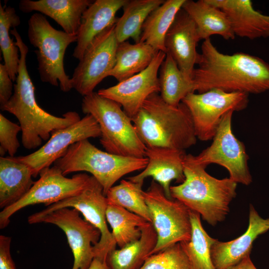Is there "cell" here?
<instances>
[{
  "label": "cell",
  "instance_id": "6da1fadb",
  "mask_svg": "<svg viewBox=\"0 0 269 269\" xmlns=\"http://www.w3.org/2000/svg\"><path fill=\"white\" fill-rule=\"evenodd\" d=\"M193 72L195 92L213 89L227 92L259 94L269 90V64L262 58L243 52H220L211 39L204 40Z\"/></svg>",
  "mask_w": 269,
  "mask_h": 269
},
{
  "label": "cell",
  "instance_id": "7a4b0ae2",
  "mask_svg": "<svg viewBox=\"0 0 269 269\" xmlns=\"http://www.w3.org/2000/svg\"><path fill=\"white\" fill-rule=\"evenodd\" d=\"M15 38L20 53L18 73L14 85V92L8 101L0 110L13 115L21 129V141L24 148L35 149L43 140L49 139L52 132L67 127L81 118L76 112L69 111L58 117L41 108L35 96V88L28 74L26 56L28 48L16 28L10 31Z\"/></svg>",
  "mask_w": 269,
  "mask_h": 269
},
{
  "label": "cell",
  "instance_id": "3957f363",
  "mask_svg": "<svg viewBox=\"0 0 269 269\" xmlns=\"http://www.w3.org/2000/svg\"><path fill=\"white\" fill-rule=\"evenodd\" d=\"M197 163L194 155H186L183 162L184 181L170 186L172 199L197 212L209 224L215 226L225 220L229 205L235 198L237 183L229 178H216Z\"/></svg>",
  "mask_w": 269,
  "mask_h": 269
},
{
  "label": "cell",
  "instance_id": "277c9868",
  "mask_svg": "<svg viewBox=\"0 0 269 269\" xmlns=\"http://www.w3.org/2000/svg\"><path fill=\"white\" fill-rule=\"evenodd\" d=\"M146 147L185 150L197 141L190 112L183 103L171 106L157 93L150 95L132 119Z\"/></svg>",
  "mask_w": 269,
  "mask_h": 269
},
{
  "label": "cell",
  "instance_id": "5b68a950",
  "mask_svg": "<svg viewBox=\"0 0 269 269\" xmlns=\"http://www.w3.org/2000/svg\"><path fill=\"white\" fill-rule=\"evenodd\" d=\"M81 108L99 124L100 143L107 152L124 156L145 157L146 146L120 104L94 92L83 97Z\"/></svg>",
  "mask_w": 269,
  "mask_h": 269
},
{
  "label": "cell",
  "instance_id": "8992f818",
  "mask_svg": "<svg viewBox=\"0 0 269 269\" xmlns=\"http://www.w3.org/2000/svg\"><path fill=\"white\" fill-rule=\"evenodd\" d=\"M148 159L124 156L103 151L88 139L72 144L64 155L55 162L63 174L77 171L90 173L101 185L106 195L124 175L145 168Z\"/></svg>",
  "mask_w": 269,
  "mask_h": 269
},
{
  "label": "cell",
  "instance_id": "52a82bcc",
  "mask_svg": "<svg viewBox=\"0 0 269 269\" xmlns=\"http://www.w3.org/2000/svg\"><path fill=\"white\" fill-rule=\"evenodd\" d=\"M28 38L35 51L41 81L54 86L59 84L64 92L72 89L71 78L64 67V57L68 46L77 41V35L54 28L40 13L32 14L28 21Z\"/></svg>",
  "mask_w": 269,
  "mask_h": 269
},
{
  "label": "cell",
  "instance_id": "ba28073f",
  "mask_svg": "<svg viewBox=\"0 0 269 269\" xmlns=\"http://www.w3.org/2000/svg\"><path fill=\"white\" fill-rule=\"evenodd\" d=\"M143 196L157 243L151 255L174 244L189 241L191 224L190 210L179 201L166 197L162 187L152 180Z\"/></svg>",
  "mask_w": 269,
  "mask_h": 269
},
{
  "label": "cell",
  "instance_id": "9c48e42d",
  "mask_svg": "<svg viewBox=\"0 0 269 269\" xmlns=\"http://www.w3.org/2000/svg\"><path fill=\"white\" fill-rule=\"evenodd\" d=\"M248 96L243 92L213 89L201 93H190L181 102L190 112L197 138L208 141L213 139L226 113L243 111L247 107Z\"/></svg>",
  "mask_w": 269,
  "mask_h": 269
},
{
  "label": "cell",
  "instance_id": "30bf717a",
  "mask_svg": "<svg viewBox=\"0 0 269 269\" xmlns=\"http://www.w3.org/2000/svg\"><path fill=\"white\" fill-rule=\"evenodd\" d=\"M39 175V179L34 182L22 198L0 212V229L8 225L12 215L25 207L41 203L47 207L78 194L88 185L91 178V176L86 173L66 177L55 165L43 169Z\"/></svg>",
  "mask_w": 269,
  "mask_h": 269
},
{
  "label": "cell",
  "instance_id": "8fae6325",
  "mask_svg": "<svg viewBox=\"0 0 269 269\" xmlns=\"http://www.w3.org/2000/svg\"><path fill=\"white\" fill-rule=\"evenodd\" d=\"M234 112L230 111L223 116L211 145L194 156V159L206 167L212 163L220 165L228 171L229 178L237 183L249 185L252 182L249 157L245 144L233 132Z\"/></svg>",
  "mask_w": 269,
  "mask_h": 269
},
{
  "label": "cell",
  "instance_id": "7c38bea8",
  "mask_svg": "<svg viewBox=\"0 0 269 269\" xmlns=\"http://www.w3.org/2000/svg\"><path fill=\"white\" fill-rule=\"evenodd\" d=\"M75 209L63 208L46 214L38 212L29 216L28 222L54 224L65 233L74 257L72 269H87L94 258V246L99 241L100 232L83 219Z\"/></svg>",
  "mask_w": 269,
  "mask_h": 269
},
{
  "label": "cell",
  "instance_id": "4fadbf2b",
  "mask_svg": "<svg viewBox=\"0 0 269 269\" xmlns=\"http://www.w3.org/2000/svg\"><path fill=\"white\" fill-rule=\"evenodd\" d=\"M108 205L102 186L91 176L89 184L80 193L51 204L38 212L46 214L63 208H72L78 210L86 221L100 232V239L94 246V258L106 261L108 254L116 249L117 246L107 224Z\"/></svg>",
  "mask_w": 269,
  "mask_h": 269
},
{
  "label": "cell",
  "instance_id": "5bb4252c",
  "mask_svg": "<svg viewBox=\"0 0 269 269\" xmlns=\"http://www.w3.org/2000/svg\"><path fill=\"white\" fill-rule=\"evenodd\" d=\"M115 24L93 40L74 70L71 78L72 88L83 97L94 92L115 65L118 45Z\"/></svg>",
  "mask_w": 269,
  "mask_h": 269
},
{
  "label": "cell",
  "instance_id": "9a60e30c",
  "mask_svg": "<svg viewBox=\"0 0 269 269\" xmlns=\"http://www.w3.org/2000/svg\"><path fill=\"white\" fill-rule=\"evenodd\" d=\"M100 136L99 124L92 115L87 114L74 124L52 132L45 144L34 152L14 157L27 164L31 170L33 177H35L43 169L49 167L63 156L72 144Z\"/></svg>",
  "mask_w": 269,
  "mask_h": 269
},
{
  "label": "cell",
  "instance_id": "2e32d148",
  "mask_svg": "<svg viewBox=\"0 0 269 269\" xmlns=\"http://www.w3.org/2000/svg\"><path fill=\"white\" fill-rule=\"evenodd\" d=\"M166 55V53L158 51L145 69L97 93L120 104L132 119L150 95L160 92L158 72Z\"/></svg>",
  "mask_w": 269,
  "mask_h": 269
},
{
  "label": "cell",
  "instance_id": "e0dca14e",
  "mask_svg": "<svg viewBox=\"0 0 269 269\" xmlns=\"http://www.w3.org/2000/svg\"><path fill=\"white\" fill-rule=\"evenodd\" d=\"M199 41L194 22L181 8L165 36L164 45L166 53L171 56L184 75L191 80L200 56L196 50Z\"/></svg>",
  "mask_w": 269,
  "mask_h": 269
},
{
  "label": "cell",
  "instance_id": "ac0fdd59",
  "mask_svg": "<svg viewBox=\"0 0 269 269\" xmlns=\"http://www.w3.org/2000/svg\"><path fill=\"white\" fill-rule=\"evenodd\" d=\"M186 155L184 150L146 147V166L139 174L128 179L134 182L143 183L145 178L151 177L162 187L166 197L172 199L170 184L174 180L179 183L184 181L183 162Z\"/></svg>",
  "mask_w": 269,
  "mask_h": 269
},
{
  "label": "cell",
  "instance_id": "d6986e66",
  "mask_svg": "<svg viewBox=\"0 0 269 269\" xmlns=\"http://www.w3.org/2000/svg\"><path fill=\"white\" fill-rule=\"evenodd\" d=\"M269 230V218H262L250 204L249 225L246 231L238 238L228 242L217 240L211 250L215 269H228L250 255L257 238Z\"/></svg>",
  "mask_w": 269,
  "mask_h": 269
},
{
  "label": "cell",
  "instance_id": "ffe728a7",
  "mask_svg": "<svg viewBox=\"0 0 269 269\" xmlns=\"http://www.w3.org/2000/svg\"><path fill=\"white\" fill-rule=\"evenodd\" d=\"M127 0H96L83 12L73 56L81 60L93 40L116 23L117 12Z\"/></svg>",
  "mask_w": 269,
  "mask_h": 269
},
{
  "label": "cell",
  "instance_id": "44dd1931",
  "mask_svg": "<svg viewBox=\"0 0 269 269\" xmlns=\"http://www.w3.org/2000/svg\"><path fill=\"white\" fill-rule=\"evenodd\" d=\"M223 10L235 35L249 39L269 37V15L255 10L250 0H208Z\"/></svg>",
  "mask_w": 269,
  "mask_h": 269
},
{
  "label": "cell",
  "instance_id": "7402d4cb",
  "mask_svg": "<svg viewBox=\"0 0 269 269\" xmlns=\"http://www.w3.org/2000/svg\"><path fill=\"white\" fill-rule=\"evenodd\" d=\"M91 0H21L20 11L39 12L54 20L69 34L77 35L84 11L91 4Z\"/></svg>",
  "mask_w": 269,
  "mask_h": 269
},
{
  "label": "cell",
  "instance_id": "603a6c76",
  "mask_svg": "<svg viewBox=\"0 0 269 269\" xmlns=\"http://www.w3.org/2000/svg\"><path fill=\"white\" fill-rule=\"evenodd\" d=\"M182 8L194 22L199 40L210 39L213 35L226 40L235 38L226 14L208 0H185Z\"/></svg>",
  "mask_w": 269,
  "mask_h": 269
},
{
  "label": "cell",
  "instance_id": "cb8c5ba5",
  "mask_svg": "<svg viewBox=\"0 0 269 269\" xmlns=\"http://www.w3.org/2000/svg\"><path fill=\"white\" fill-rule=\"evenodd\" d=\"M30 167L14 156L0 157V208L2 209L19 201L34 182Z\"/></svg>",
  "mask_w": 269,
  "mask_h": 269
},
{
  "label": "cell",
  "instance_id": "d4e9b609",
  "mask_svg": "<svg viewBox=\"0 0 269 269\" xmlns=\"http://www.w3.org/2000/svg\"><path fill=\"white\" fill-rule=\"evenodd\" d=\"M158 51L142 42L118 43L116 64L109 74L120 82L145 69Z\"/></svg>",
  "mask_w": 269,
  "mask_h": 269
},
{
  "label": "cell",
  "instance_id": "484cf974",
  "mask_svg": "<svg viewBox=\"0 0 269 269\" xmlns=\"http://www.w3.org/2000/svg\"><path fill=\"white\" fill-rule=\"evenodd\" d=\"M157 235L151 223L142 229L140 238L110 253L107 263L110 269H138L156 246Z\"/></svg>",
  "mask_w": 269,
  "mask_h": 269
},
{
  "label": "cell",
  "instance_id": "4316f807",
  "mask_svg": "<svg viewBox=\"0 0 269 269\" xmlns=\"http://www.w3.org/2000/svg\"><path fill=\"white\" fill-rule=\"evenodd\" d=\"M185 0H166L153 10L144 22L140 41L152 46L156 51L166 53L165 36Z\"/></svg>",
  "mask_w": 269,
  "mask_h": 269
},
{
  "label": "cell",
  "instance_id": "83f0119b",
  "mask_svg": "<svg viewBox=\"0 0 269 269\" xmlns=\"http://www.w3.org/2000/svg\"><path fill=\"white\" fill-rule=\"evenodd\" d=\"M163 0H127L123 14L117 18L115 32L118 43L131 38L140 41L142 26L149 14L164 2Z\"/></svg>",
  "mask_w": 269,
  "mask_h": 269
},
{
  "label": "cell",
  "instance_id": "f1b7e54d",
  "mask_svg": "<svg viewBox=\"0 0 269 269\" xmlns=\"http://www.w3.org/2000/svg\"><path fill=\"white\" fill-rule=\"evenodd\" d=\"M158 80L160 95L171 106L178 107L187 95L195 92L193 81L184 75L168 53L159 68Z\"/></svg>",
  "mask_w": 269,
  "mask_h": 269
},
{
  "label": "cell",
  "instance_id": "f546056e",
  "mask_svg": "<svg viewBox=\"0 0 269 269\" xmlns=\"http://www.w3.org/2000/svg\"><path fill=\"white\" fill-rule=\"evenodd\" d=\"M191 224L189 241L180 242L192 269H215L211 259L212 246L218 240L210 237L203 228L200 215L190 210Z\"/></svg>",
  "mask_w": 269,
  "mask_h": 269
},
{
  "label": "cell",
  "instance_id": "4dcf8cb0",
  "mask_svg": "<svg viewBox=\"0 0 269 269\" xmlns=\"http://www.w3.org/2000/svg\"><path fill=\"white\" fill-rule=\"evenodd\" d=\"M106 218L112 228V235L120 248L139 239L142 228L150 223L122 207L109 204Z\"/></svg>",
  "mask_w": 269,
  "mask_h": 269
},
{
  "label": "cell",
  "instance_id": "1f68e13d",
  "mask_svg": "<svg viewBox=\"0 0 269 269\" xmlns=\"http://www.w3.org/2000/svg\"><path fill=\"white\" fill-rule=\"evenodd\" d=\"M20 24L19 16L15 8L7 5L6 2L2 5L0 2V47L9 76L15 82L20 60L18 47L9 36L11 27L15 28Z\"/></svg>",
  "mask_w": 269,
  "mask_h": 269
},
{
  "label": "cell",
  "instance_id": "d6a6232c",
  "mask_svg": "<svg viewBox=\"0 0 269 269\" xmlns=\"http://www.w3.org/2000/svg\"><path fill=\"white\" fill-rule=\"evenodd\" d=\"M143 183L121 180L119 184L113 186L107 192L106 196L108 204L122 207L151 223L143 196Z\"/></svg>",
  "mask_w": 269,
  "mask_h": 269
},
{
  "label": "cell",
  "instance_id": "836d02e7",
  "mask_svg": "<svg viewBox=\"0 0 269 269\" xmlns=\"http://www.w3.org/2000/svg\"><path fill=\"white\" fill-rule=\"evenodd\" d=\"M138 269H192L180 243L150 255Z\"/></svg>",
  "mask_w": 269,
  "mask_h": 269
},
{
  "label": "cell",
  "instance_id": "e575fe53",
  "mask_svg": "<svg viewBox=\"0 0 269 269\" xmlns=\"http://www.w3.org/2000/svg\"><path fill=\"white\" fill-rule=\"evenodd\" d=\"M21 131L20 126L14 123L1 114H0V154L2 156L8 152L13 157L20 146L18 133Z\"/></svg>",
  "mask_w": 269,
  "mask_h": 269
},
{
  "label": "cell",
  "instance_id": "d590c367",
  "mask_svg": "<svg viewBox=\"0 0 269 269\" xmlns=\"http://www.w3.org/2000/svg\"><path fill=\"white\" fill-rule=\"evenodd\" d=\"M12 80L4 64H0V105L6 103L13 93Z\"/></svg>",
  "mask_w": 269,
  "mask_h": 269
},
{
  "label": "cell",
  "instance_id": "8d00e7d4",
  "mask_svg": "<svg viewBox=\"0 0 269 269\" xmlns=\"http://www.w3.org/2000/svg\"><path fill=\"white\" fill-rule=\"evenodd\" d=\"M11 238L0 236V269H16L10 254Z\"/></svg>",
  "mask_w": 269,
  "mask_h": 269
},
{
  "label": "cell",
  "instance_id": "74e56055",
  "mask_svg": "<svg viewBox=\"0 0 269 269\" xmlns=\"http://www.w3.org/2000/svg\"><path fill=\"white\" fill-rule=\"evenodd\" d=\"M228 269H257L253 263L250 255Z\"/></svg>",
  "mask_w": 269,
  "mask_h": 269
},
{
  "label": "cell",
  "instance_id": "f35d334b",
  "mask_svg": "<svg viewBox=\"0 0 269 269\" xmlns=\"http://www.w3.org/2000/svg\"><path fill=\"white\" fill-rule=\"evenodd\" d=\"M87 269H110L107 261L94 258L90 266Z\"/></svg>",
  "mask_w": 269,
  "mask_h": 269
}]
</instances>
